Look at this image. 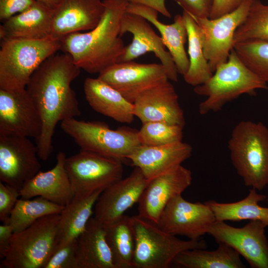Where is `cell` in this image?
Listing matches in <instances>:
<instances>
[{"mask_svg":"<svg viewBox=\"0 0 268 268\" xmlns=\"http://www.w3.org/2000/svg\"><path fill=\"white\" fill-rule=\"evenodd\" d=\"M80 70L70 55L57 53L34 71L26 87L42 122V133L36 142L39 158L44 161L53 151L52 139L57 125L81 114L71 87Z\"/></svg>","mask_w":268,"mask_h":268,"instance_id":"6da1fadb","label":"cell"},{"mask_svg":"<svg viewBox=\"0 0 268 268\" xmlns=\"http://www.w3.org/2000/svg\"><path fill=\"white\" fill-rule=\"evenodd\" d=\"M104 10L97 26L86 32L68 34L61 39L60 50L68 54L80 69L99 73L118 62L125 46L120 35L128 0H103Z\"/></svg>","mask_w":268,"mask_h":268,"instance_id":"7a4b0ae2","label":"cell"},{"mask_svg":"<svg viewBox=\"0 0 268 268\" xmlns=\"http://www.w3.org/2000/svg\"><path fill=\"white\" fill-rule=\"evenodd\" d=\"M228 148L246 186L261 191L268 186V128L264 124L239 122L231 132Z\"/></svg>","mask_w":268,"mask_h":268,"instance_id":"3957f363","label":"cell"},{"mask_svg":"<svg viewBox=\"0 0 268 268\" xmlns=\"http://www.w3.org/2000/svg\"><path fill=\"white\" fill-rule=\"evenodd\" d=\"M268 89V83L246 66L233 49L227 61L220 65L206 81L195 86L194 91L206 97L199 106V113L204 115L221 110L243 94L255 95L257 90Z\"/></svg>","mask_w":268,"mask_h":268,"instance_id":"277c9868","label":"cell"},{"mask_svg":"<svg viewBox=\"0 0 268 268\" xmlns=\"http://www.w3.org/2000/svg\"><path fill=\"white\" fill-rule=\"evenodd\" d=\"M61 48L53 36L38 40L4 39L0 49V89L26 88L34 71Z\"/></svg>","mask_w":268,"mask_h":268,"instance_id":"5b68a950","label":"cell"},{"mask_svg":"<svg viewBox=\"0 0 268 268\" xmlns=\"http://www.w3.org/2000/svg\"><path fill=\"white\" fill-rule=\"evenodd\" d=\"M60 219L59 213L48 215L13 233L0 268H42L55 250Z\"/></svg>","mask_w":268,"mask_h":268,"instance_id":"8992f818","label":"cell"},{"mask_svg":"<svg viewBox=\"0 0 268 268\" xmlns=\"http://www.w3.org/2000/svg\"><path fill=\"white\" fill-rule=\"evenodd\" d=\"M131 218L135 237L133 268H168L181 252L207 248L204 240H183L138 215Z\"/></svg>","mask_w":268,"mask_h":268,"instance_id":"52a82bcc","label":"cell"},{"mask_svg":"<svg viewBox=\"0 0 268 268\" xmlns=\"http://www.w3.org/2000/svg\"><path fill=\"white\" fill-rule=\"evenodd\" d=\"M62 130L80 148L104 156L120 160L127 157L140 145L138 131L128 127L111 129L99 121H84L75 118L61 123Z\"/></svg>","mask_w":268,"mask_h":268,"instance_id":"ba28073f","label":"cell"},{"mask_svg":"<svg viewBox=\"0 0 268 268\" xmlns=\"http://www.w3.org/2000/svg\"><path fill=\"white\" fill-rule=\"evenodd\" d=\"M65 168L76 197L103 191L123 178L122 161L89 151L66 157Z\"/></svg>","mask_w":268,"mask_h":268,"instance_id":"9c48e42d","label":"cell"},{"mask_svg":"<svg viewBox=\"0 0 268 268\" xmlns=\"http://www.w3.org/2000/svg\"><path fill=\"white\" fill-rule=\"evenodd\" d=\"M252 0H245L235 10L214 19L192 17L204 37V53L213 72L228 60L234 45V35L246 19Z\"/></svg>","mask_w":268,"mask_h":268,"instance_id":"30bf717a","label":"cell"},{"mask_svg":"<svg viewBox=\"0 0 268 268\" xmlns=\"http://www.w3.org/2000/svg\"><path fill=\"white\" fill-rule=\"evenodd\" d=\"M267 226L260 221H250L242 227H235L225 221H216L207 234L218 243L231 247L242 256L252 268H268Z\"/></svg>","mask_w":268,"mask_h":268,"instance_id":"8fae6325","label":"cell"},{"mask_svg":"<svg viewBox=\"0 0 268 268\" xmlns=\"http://www.w3.org/2000/svg\"><path fill=\"white\" fill-rule=\"evenodd\" d=\"M38 151L28 137L0 134V180L18 190L41 171Z\"/></svg>","mask_w":268,"mask_h":268,"instance_id":"7c38bea8","label":"cell"},{"mask_svg":"<svg viewBox=\"0 0 268 268\" xmlns=\"http://www.w3.org/2000/svg\"><path fill=\"white\" fill-rule=\"evenodd\" d=\"M98 77L133 104L144 91L169 80L162 64H140L134 61L115 63L101 71Z\"/></svg>","mask_w":268,"mask_h":268,"instance_id":"4fadbf2b","label":"cell"},{"mask_svg":"<svg viewBox=\"0 0 268 268\" xmlns=\"http://www.w3.org/2000/svg\"><path fill=\"white\" fill-rule=\"evenodd\" d=\"M215 221L214 213L205 202H190L180 195L168 202L157 224L173 235L197 240L207 234Z\"/></svg>","mask_w":268,"mask_h":268,"instance_id":"5bb4252c","label":"cell"},{"mask_svg":"<svg viewBox=\"0 0 268 268\" xmlns=\"http://www.w3.org/2000/svg\"><path fill=\"white\" fill-rule=\"evenodd\" d=\"M128 32L133 35L132 41L125 46L117 63L134 61L148 52H153L165 68L168 79L178 81V73L172 57L148 21L140 15L125 12L121 19L120 35Z\"/></svg>","mask_w":268,"mask_h":268,"instance_id":"9a60e30c","label":"cell"},{"mask_svg":"<svg viewBox=\"0 0 268 268\" xmlns=\"http://www.w3.org/2000/svg\"><path fill=\"white\" fill-rule=\"evenodd\" d=\"M42 130L40 115L26 88L0 89V134L37 139Z\"/></svg>","mask_w":268,"mask_h":268,"instance_id":"2e32d148","label":"cell"},{"mask_svg":"<svg viewBox=\"0 0 268 268\" xmlns=\"http://www.w3.org/2000/svg\"><path fill=\"white\" fill-rule=\"evenodd\" d=\"M149 182L140 169L135 167L129 176L101 193L94 206V217L105 225L116 221L138 202Z\"/></svg>","mask_w":268,"mask_h":268,"instance_id":"e0dca14e","label":"cell"},{"mask_svg":"<svg viewBox=\"0 0 268 268\" xmlns=\"http://www.w3.org/2000/svg\"><path fill=\"white\" fill-rule=\"evenodd\" d=\"M192 182L191 170L182 165L150 180L138 202L137 215L157 224L168 202L182 195Z\"/></svg>","mask_w":268,"mask_h":268,"instance_id":"ac0fdd59","label":"cell"},{"mask_svg":"<svg viewBox=\"0 0 268 268\" xmlns=\"http://www.w3.org/2000/svg\"><path fill=\"white\" fill-rule=\"evenodd\" d=\"M133 105L134 114L142 123L162 122L183 127L185 125L178 94L168 80L141 93Z\"/></svg>","mask_w":268,"mask_h":268,"instance_id":"d6986e66","label":"cell"},{"mask_svg":"<svg viewBox=\"0 0 268 268\" xmlns=\"http://www.w3.org/2000/svg\"><path fill=\"white\" fill-rule=\"evenodd\" d=\"M192 147L183 141L158 146L140 145L127 157L149 181L173 171L189 158Z\"/></svg>","mask_w":268,"mask_h":268,"instance_id":"ffe728a7","label":"cell"},{"mask_svg":"<svg viewBox=\"0 0 268 268\" xmlns=\"http://www.w3.org/2000/svg\"><path fill=\"white\" fill-rule=\"evenodd\" d=\"M104 10L101 0H61L55 9L52 36L61 40L71 33L91 30L99 22Z\"/></svg>","mask_w":268,"mask_h":268,"instance_id":"44dd1931","label":"cell"},{"mask_svg":"<svg viewBox=\"0 0 268 268\" xmlns=\"http://www.w3.org/2000/svg\"><path fill=\"white\" fill-rule=\"evenodd\" d=\"M66 157L65 153L59 152L52 169L40 171L23 185L19 191L20 198L41 197L62 206L68 204L74 194L65 168Z\"/></svg>","mask_w":268,"mask_h":268,"instance_id":"7402d4cb","label":"cell"},{"mask_svg":"<svg viewBox=\"0 0 268 268\" xmlns=\"http://www.w3.org/2000/svg\"><path fill=\"white\" fill-rule=\"evenodd\" d=\"M54 8L36 1L2 22L0 38L38 40L52 36Z\"/></svg>","mask_w":268,"mask_h":268,"instance_id":"603a6c76","label":"cell"},{"mask_svg":"<svg viewBox=\"0 0 268 268\" xmlns=\"http://www.w3.org/2000/svg\"><path fill=\"white\" fill-rule=\"evenodd\" d=\"M126 12L142 16L157 28L172 57L178 74L184 75L190 63L184 46L188 41V34L182 15H176L173 23L165 24L158 20L156 10L143 4L129 2Z\"/></svg>","mask_w":268,"mask_h":268,"instance_id":"cb8c5ba5","label":"cell"},{"mask_svg":"<svg viewBox=\"0 0 268 268\" xmlns=\"http://www.w3.org/2000/svg\"><path fill=\"white\" fill-rule=\"evenodd\" d=\"M84 92L88 104L96 112L119 123L133 122V104L98 77L85 79Z\"/></svg>","mask_w":268,"mask_h":268,"instance_id":"d4e9b609","label":"cell"},{"mask_svg":"<svg viewBox=\"0 0 268 268\" xmlns=\"http://www.w3.org/2000/svg\"><path fill=\"white\" fill-rule=\"evenodd\" d=\"M106 234V225L91 217L76 239L78 268H116Z\"/></svg>","mask_w":268,"mask_h":268,"instance_id":"484cf974","label":"cell"},{"mask_svg":"<svg viewBox=\"0 0 268 268\" xmlns=\"http://www.w3.org/2000/svg\"><path fill=\"white\" fill-rule=\"evenodd\" d=\"M102 192L98 191L85 197L74 196L64 207L60 213L55 251L77 239L83 232L94 213L95 204Z\"/></svg>","mask_w":268,"mask_h":268,"instance_id":"4316f807","label":"cell"},{"mask_svg":"<svg viewBox=\"0 0 268 268\" xmlns=\"http://www.w3.org/2000/svg\"><path fill=\"white\" fill-rule=\"evenodd\" d=\"M240 255L224 243H218L214 250L192 249L177 255L172 265L182 268H244Z\"/></svg>","mask_w":268,"mask_h":268,"instance_id":"83f0119b","label":"cell"},{"mask_svg":"<svg viewBox=\"0 0 268 268\" xmlns=\"http://www.w3.org/2000/svg\"><path fill=\"white\" fill-rule=\"evenodd\" d=\"M267 196L252 188L244 199L233 202H219L214 200L204 202L212 210L216 221H260L268 226V207L259 204Z\"/></svg>","mask_w":268,"mask_h":268,"instance_id":"f1b7e54d","label":"cell"},{"mask_svg":"<svg viewBox=\"0 0 268 268\" xmlns=\"http://www.w3.org/2000/svg\"><path fill=\"white\" fill-rule=\"evenodd\" d=\"M183 17L187 30L189 67L183 75L185 81L193 86L203 84L213 75L204 53L202 31L192 16L183 10Z\"/></svg>","mask_w":268,"mask_h":268,"instance_id":"f546056e","label":"cell"},{"mask_svg":"<svg viewBox=\"0 0 268 268\" xmlns=\"http://www.w3.org/2000/svg\"><path fill=\"white\" fill-rule=\"evenodd\" d=\"M106 227V239L116 268H133L135 237L131 217L124 214Z\"/></svg>","mask_w":268,"mask_h":268,"instance_id":"4dcf8cb0","label":"cell"},{"mask_svg":"<svg viewBox=\"0 0 268 268\" xmlns=\"http://www.w3.org/2000/svg\"><path fill=\"white\" fill-rule=\"evenodd\" d=\"M65 206L54 203L43 197L19 199L12 209L8 222L13 233L27 228L39 218L53 214H60Z\"/></svg>","mask_w":268,"mask_h":268,"instance_id":"1f68e13d","label":"cell"},{"mask_svg":"<svg viewBox=\"0 0 268 268\" xmlns=\"http://www.w3.org/2000/svg\"><path fill=\"white\" fill-rule=\"evenodd\" d=\"M236 43L248 41H268V4L252 0L248 15L234 35Z\"/></svg>","mask_w":268,"mask_h":268,"instance_id":"d6a6232c","label":"cell"},{"mask_svg":"<svg viewBox=\"0 0 268 268\" xmlns=\"http://www.w3.org/2000/svg\"><path fill=\"white\" fill-rule=\"evenodd\" d=\"M233 49L241 61L268 83V41L248 40L235 43Z\"/></svg>","mask_w":268,"mask_h":268,"instance_id":"836d02e7","label":"cell"},{"mask_svg":"<svg viewBox=\"0 0 268 268\" xmlns=\"http://www.w3.org/2000/svg\"><path fill=\"white\" fill-rule=\"evenodd\" d=\"M137 135L141 145L158 146L182 141L184 127L162 122L142 123Z\"/></svg>","mask_w":268,"mask_h":268,"instance_id":"e575fe53","label":"cell"},{"mask_svg":"<svg viewBox=\"0 0 268 268\" xmlns=\"http://www.w3.org/2000/svg\"><path fill=\"white\" fill-rule=\"evenodd\" d=\"M76 239L56 250L42 268H78Z\"/></svg>","mask_w":268,"mask_h":268,"instance_id":"d590c367","label":"cell"},{"mask_svg":"<svg viewBox=\"0 0 268 268\" xmlns=\"http://www.w3.org/2000/svg\"><path fill=\"white\" fill-rule=\"evenodd\" d=\"M19 197V190L0 182V220L3 223L8 222Z\"/></svg>","mask_w":268,"mask_h":268,"instance_id":"8d00e7d4","label":"cell"},{"mask_svg":"<svg viewBox=\"0 0 268 268\" xmlns=\"http://www.w3.org/2000/svg\"><path fill=\"white\" fill-rule=\"evenodd\" d=\"M184 11L194 17L209 18L212 0H176Z\"/></svg>","mask_w":268,"mask_h":268,"instance_id":"74e56055","label":"cell"},{"mask_svg":"<svg viewBox=\"0 0 268 268\" xmlns=\"http://www.w3.org/2000/svg\"><path fill=\"white\" fill-rule=\"evenodd\" d=\"M35 0H0V19L3 22L30 7Z\"/></svg>","mask_w":268,"mask_h":268,"instance_id":"f35d334b","label":"cell"},{"mask_svg":"<svg viewBox=\"0 0 268 268\" xmlns=\"http://www.w3.org/2000/svg\"><path fill=\"white\" fill-rule=\"evenodd\" d=\"M245 0H212L209 18L214 19L232 12Z\"/></svg>","mask_w":268,"mask_h":268,"instance_id":"ab89813d","label":"cell"},{"mask_svg":"<svg viewBox=\"0 0 268 268\" xmlns=\"http://www.w3.org/2000/svg\"><path fill=\"white\" fill-rule=\"evenodd\" d=\"M13 234V228L9 223H3V224L0 225V258L8 248Z\"/></svg>","mask_w":268,"mask_h":268,"instance_id":"60d3db41","label":"cell"},{"mask_svg":"<svg viewBox=\"0 0 268 268\" xmlns=\"http://www.w3.org/2000/svg\"><path fill=\"white\" fill-rule=\"evenodd\" d=\"M129 2L143 4L156 10L164 16L170 18V13L165 5V0H128Z\"/></svg>","mask_w":268,"mask_h":268,"instance_id":"b9f144b4","label":"cell"},{"mask_svg":"<svg viewBox=\"0 0 268 268\" xmlns=\"http://www.w3.org/2000/svg\"><path fill=\"white\" fill-rule=\"evenodd\" d=\"M44 3L50 7L56 9L60 3L61 0H35Z\"/></svg>","mask_w":268,"mask_h":268,"instance_id":"7bdbcfd3","label":"cell"},{"mask_svg":"<svg viewBox=\"0 0 268 268\" xmlns=\"http://www.w3.org/2000/svg\"><path fill=\"white\" fill-rule=\"evenodd\" d=\"M267 201H268V198H267Z\"/></svg>","mask_w":268,"mask_h":268,"instance_id":"ee69618b","label":"cell"}]
</instances>
